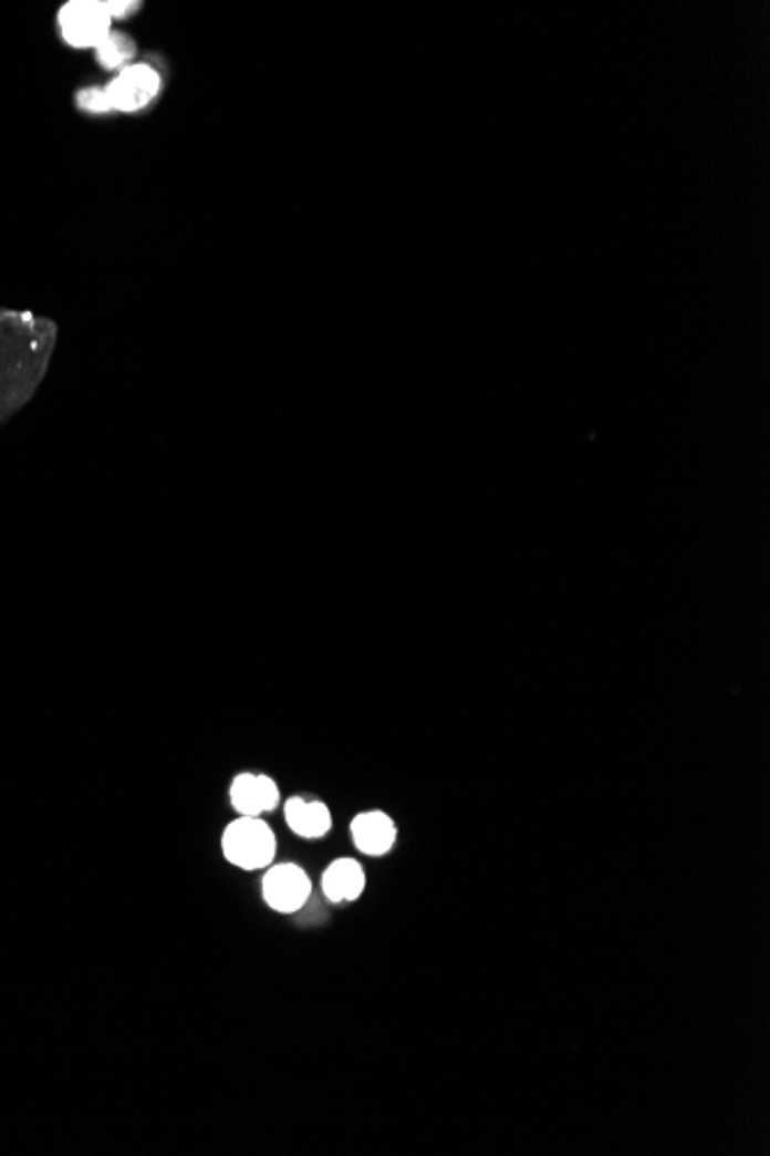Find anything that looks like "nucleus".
<instances>
[{
    "label": "nucleus",
    "mask_w": 770,
    "mask_h": 1156,
    "mask_svg": "<svg viewBox=\"0 0 770 1156\" xmlns=\"http://www.w3.org/2000/svg\"><path fill=\"white\" fill-rule=\"evenodd\" d=\"M289 829L300 838H323L333 827V815L321 802H308L302 796H291L284 806Z\"/></svg>",
    "instance_id": "6e6552de"
},
{
    "label": "nucleus",
    "mask_w": 770,
    "mask_h": 1156,
    "mask_svg": "<svg viewBox=\"0 0 770 1156\" xmlns=\"http://www.w3.org/2000/svg\"><path fill=\"white\" fill-rule=\"evenodd\" d=\"M162 89V76L146 63H134L121 70V74L104 89H84L76 93V106L89 114L108 112H139L155 100Z\"/></svg>",
    "instance_id": "f03ea898"
},
{
    "label": "nucleus",
    "mask_w": 770,
    "mask_h": 1156,
    "mask_svg": "<svg viewBox=\"0 0 770 1156\" xmlns=\"http://www.w3.org/2000/svg\"><path fill=\"white\" fill-rule=\"evenodd\" d=\"M365 891L363 866L353 859H337L323 873V894L333 900H357Z\"/></svg>",
    "instance_id": "1a4fd4ad"
},
{
    "label": "nucleus",
    "mask_w": 770,
    "mask_h": 1156,
    "mask_svg": "<svg viewBox=\"0 0 770 1156\" xmlns=\"http://www.w3.org/2000/svg\"><path fill=\"white\" fill-rule=\"evenodd\" d=\"M225 857L244 870L268 868L278 855V840L261 817L233 819L222 836Z\"/></svg>",
    "instance_id": "20e7f679"
},
{
    "label": "nucleus",
    "mask_w": 770,
    "mask_h": 1156,
    "mask_svg": "<svg viewBox=\"0 0 770 1156\" xmlns=\"http://www.w3.org/2000/svg\"><path fill=\"white\" fill-rule=\"evenodd\" d=\"M56 342L59 326L51 319L0 308V425L38 393Z\"/></svg>",
    "instance_id": "f257e3e1"
},
{
    "label": "nucleus",
    "mask_w": 770,
    "mask_h": 1156,
    "mask_svg": "<svg viewBox=\"0 0 770 1156\" xmlns=\"http://www.w3.org/2000/svg\"><path fill=\"white\" fill-rule=\"evenodd\" d=\"M95 51H97V63L102 68L116 70V68H123L134 56L136 44L125 33L112 31V35H108Z\"/></svg>",
    "instance_id": "9d476101"
},
{
    "label": "nucleus",
    "mask_w": 770,
    "mask_h": 1156,
    "mask_svg": "<svg viewBox=\"0 0 770 1156\" xmlns=\"http://www.w3.org/2000/svg\"><path fill=\"white\" fill-rule=\"evenodd\" d=\"M136 12V6L129 0H72L59 12V25L63 40L74 49L100 47L112 35V21L125 19Z\"/></svg>",
    "instance_id": "7ed1b4c3"
},
{
    "label": "nucleus",
    "mask_w": 770,
    "mask_h": 1156,
    "mask_svg": "<svg viewBox=\"0 0 770 1156\" xmlns=\"http://www.w3.org/2000/svg\"><path fill=\"white\" fill-rule=\"evenodd\" d=\"M280 804V787L263 774H240L231 785V806L238 815L261 817Z\"/></svg>",
    "instance_id": "423d86ee"
},
{
    "label": "nucleus",
    "mask_w": 770,
    "mask_h": 1156,
    "mask_svg": "<svg viewBox=\"0 0 770 1156\" xmlns=\"http://www.w3.org/2000/svg\"><path fill=\"white\" fill-rule=\"evenodd\" d=\"M312 883L308 873L295 864L272 866L263 877V898L274 912L291 915L308 902Z\"/></svg>",
    "instance_id": "39448f33"
},
{
    "label": "nucleus",
    "mask_w": 770,
    "mask_h": 1156,
    "mask_svg": "<svg viewBox=\"0 0 770 1156\" xmlns=\"http://www.w3.org/2000/svg\"><path fill=\"white\" fill-rule=\"evenodd\" d=\"M351 838L363 855L383 857L393 849L397 829L388 815L381 811H370L355 815V819L351 822Z\"/></svg>",
    "instance_id": "0eeeda50"
}]
</instances>
